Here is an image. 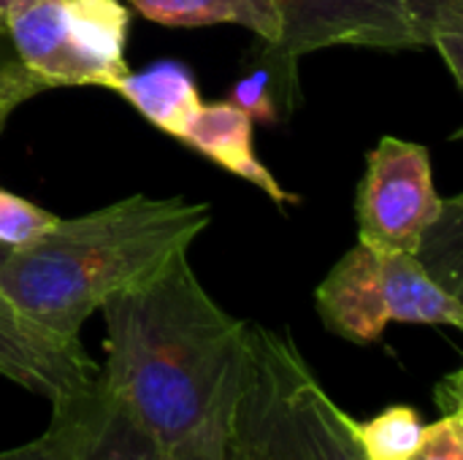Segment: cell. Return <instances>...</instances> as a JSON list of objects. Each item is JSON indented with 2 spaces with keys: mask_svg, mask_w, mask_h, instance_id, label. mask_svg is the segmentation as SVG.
<instances>
[{
  "mask_svg": "<svg viewBox=\"0 0 463 460\" xmlns=\"http://www.w3.org/2000/svg\"><path fill=\"white\" fill-rule=\"evenodd\" d=\"M100 390L171 450L239 388L250 323L225 312L195 277L187 252L103 306Z\"/></svg>",
  "mask_w": 463,
  "mask_h": 460,
  "instance_id": "1",
  "label": "cell"
},
{
  "mask_svg": "<svg viewBox=\"0 0 463 460\" xmlns=\"http://www.w3.org/2000/svg\"><path fill=\"white\" fill-rule=\"evenodd\" d=\"M212 206L182 195H128L62 220L38 241L0 247V293L62 336H79L100 306L157 274L209 228Z\"/></svg>",
  "mask_w": 463,
  "mask_h": 460,
  "instance_id": "2",
  "label": "cell"
},
{
  "mask_svg": "<svg viewBox=\"0 0 463 460\" xmlns=\"http://www.w3.org/2000/svg\"><path fill=\"white\" fill-rule=\"evenodd\" d=\"M290 333L250 323L233 407L239 460H364Z\"/></svg>",
  "mask_w": 463,
  "mask_h": 460,
  "instance_id": "3",
  "label": "cell"
},
{
  "mask_svg": "<svg viewBox=\"0 0 463 460\" xmlns=\"http://www.w3.org/2000/svg\"><path fill=\"white\" fill-rule=\"evenodd\" d=\"M130 11L122 0H11L5 33L16 60L52 87L114 89L128 76Z\"/></svg>",
  "mask_w": 463,
  "mask_h": 460,
  "instance_id": "4",
  "label": "cell"
},
{
  "mask_svg": "<svg viewBox=\"0 0 463 460\" xmlns=\"http://www.w3.org/2000/svg\"><path fill=\"white\" fill-rule=\"evenodd\" d=\"M279 11V41L266 49V68L282 108L298 100V60L331 46L380 52L423 49L402 0H271Z\"/></svg>",
  "mask_w": 463,
  "mask_h": 460,
  "instance_id": "5",
  "label": "cell"
},
{
  "mask_svg": "<svg viewBox=\"0 0 463 460\" xmlns=\"http://www.w3.org/2000/svg\"><path fill=\"white\" fill-rule=\"evenodd\" d=\"M439 209L442 198L434 187L429 149L385 136L369 152L355 192L358 241L377 252L415 255Z\"/></svg>",
  "mask_w": 463,
  "mask_h": 460,
  "instance_id": "6",
  "label": "cell"
},
{
  "mask_svg": "<svg viewBox=\"0 0 463 460\" xmlns=\"http://www.w3.org/2000/svg\"><path fill=\"white\" fill-rule=\"evenodd\" d=\"M0 377L60 407L90 396L100 366L79 336L54 333L0 293Z\"/></svg>",
  "mask_w": 463,
  "mask_h": 460,
  "instance_id": "7",
  "label": "cell"
},
{
  "mask_svg": "<svg viewBox=\"0 0 463 460\" xmlns=\"http://www.w3.org/2000/svg\"><path fill=\"white\" fill-rule=\"evenodd\" d=\"M315 306L323 325L353 344H377L391 325L383 252L355 244L320 282Z\"/></svg>",
  "mask_w": 463,
  "mask_h": 460,
  "instance_id": "8",
  "label": "cell"
},
{
  "mask_svg": "<svg viewBox=\"0 0 463 460\" xmlns=\"http://www.w3.org/2000/svg\"><path fill=\"white\" fill-rule=\"evenodd\" d=\"M182 141L187 146H193L195 152H201L203 157H209L212 163H217L220 168L231 171L233 176L260 187L274 203H296L298 201L258 160L252 119L233 100L201 103V108L193 117Z\"/></svg>",
  "mask_w": 463,
  "mask_h": 460,
  "instance_id": "9",
  "label": "cell"
},
{
  "mask_svg": "<svg viewBox=\"0 0 463 460\" xmlns=\"http://www.w3.org/2000/svg\"><path fill=\"white\" fill-rule=\"evenodd\" d=\"M111 92L122 95L144 119L179 141L203 103L193 73L174 60H163L141 73L122 76Z\"/></svg>",
  "mask_w": 463,
  "mask_h": 460,
  "instance_id": "10",
  "label": "cell"
},
{
  "mask_svg": "<svg viewBox=\"0 0 463 460\" xmlns=\"http://www.w3.org/2000/svg\"><path fill=\"white\" fill-rule=\"evenodd\" d=\"M383 279L391 323L463 328V304L431 279L410 252H383Z\"/></svg>",
  "mask_w": 463,
  "mask_h": 460,
  "instance_id": "11",
  "label": "cell"
},
{
  "mask_svg": "<svg viewBox=\"0 0 463 460\" xmlns=\"http://www.w3.org/2000/svg\"><path fill=\"white\" fill-rule=\"evenodd\" d=\"M133 8L163 27L239 24L255 33L266 49L279 41L282 22L271 0H130Z\"/></svg>",
  "mask_w": 463,
  "mask_h": 460,
  "instance_id": "12",
  "label": "cell"
},
{
  "mask_svg": "<svg viewBox=\"0 0 463 460\" xmlns=\"http://www.w3.org/2000/svg\"><path fill=\"white\" fill-rule=\"evenodd\" d=\"M165 447H160L144 428H138L106 399L98 380L92 418L79 460H165Z\"/></svg>",
  "mask_w": 463,
  "mask_h": 460,
  "instance_id": "13",
  "label": "cell"
},
{
  "mask_svg": "<svg viewBox=\"0 0 463 460\" xmlns=\"http://www.w3.org/2000/svg\"><path fill=\"white\" fill-rule=\"evenodd\" d=\"M342 420L364 460H412L426 434L420 412L407 404H393L372 420L342 412Z\"/></svg>",
  "mask_w": 463,
  "mask_h": 460,
  "instance_id": "14",
  "label": "cell"
},
{
  "mask_svg": "<svg viewBox=\"0 0 463 460\" xmlns=\"http://www.w3.org/2000/svg\"><path fill=\"white\" fill-rule=\"evenodd\" d=\"M463 201L461 198H450L442 201L439 214L434 217V222L426 228L415 258L420 260V266L431 274V279L437 285H442L448 293H453L456 298H461L463 290Z\"/></svg>",
  "mask_w": 463,
  "mask_h": 460,
  "instance_id": "15",
  "label": "cell"
},
{
  "mask_svg": "<svg viewBox=\"0 0 463 460\" xmlns=\"http://www.w3.org/2000/svg\"><path fill=\"white\" fill-rule=\"evenodd\" d=\"M95 393L98 388L90 396L52 407L49 428L27 445L0 450V460H79L92 418Z\"/></svg>",
  "mask_w": 463,
  "mask_h": 460,
  "instance_id": "16",
  "label": "cell"
},
{
  "mask_svg": "<svg viewBox=\"0 0 463 460\" xmlns=\"http://www.w3.org/2000/svg\"><path fill=\"white\" fill-rule=\"evenodd\" d=\"M420 46H434L463 87V0H402Z\"/></svg>",
  "mask_w": 463,
  "mask_h": 460,
  "instance_id": "17",
  "label": "cell"
},
{
  "mask_svg": "<svg viewBox=\"0 0 463 460\" xmlns=\"http://www.w3.org/2000/svg\"><path fill=\"white\" fill-rule=\"evenodd\" d=\"M236 393H239V388H236ZM236 393L201 428H195L187 439L174 445L165 460H239L236 434H233Z\"/></svg>",
  "mask_w": 463,
  "mask_h": 460,
  "instance_id": "18",
  "label": "cell"
},
{
  "mask_svg": "<svg viewBox=\"0 0 463 460\" xmlns=\"http://www.w3.org/2000/svg\"><path fill=\"white\" fill-rule=\"evenodd\" d=\"M60 222L57 214L8 192L0 190V247L3 249H19L41 236H46Z\"/></svg>",
  "mask_w": 463,
  "mask_h": 460,
  "instance_id": "19",
  "label": "cell"
},
{
  "mask_svg": "<svg viewBox=\"0 0 463 460\" xmlns=\"http://www.w3.org/2000/svg\"><path fill=\"white\" fill-rule=\"evenodd\" d=\"M231 100L252 119V122H277L279 119V106H277V98H274V89H271V73L269 68H258L255 73L244 76L236 81L233 87V95Z\"/></svg>",
  "mask_w": 463,
  "mask_h": 460,
  "instance_id": "20",
  "label": "cell"
},
{
  "mask_svg": "<svg viewBox=\"0 0 463 460\" xmlns=\"http://www.w3.org/2000/svg\"><path fill=\"white\" fill-rule=\"evenodd\" d=\"M49 87L33 76L19 60H8V57H0V133L5 127V122L11 119V114L27 103L30 98L46 92Z\"/></svg>",
  "mask_w": 463,
  "mask_h": 460,
  "instance_id": "21",
  "label": "cell"
},
{
  "mask_svg": "<svg viewBox=\"0 0 463 460\" xmlns=\"http://www.w3.org/2000/svg\"><path fill=\"white\" fill-rule=\"evenodd\" d=\"M412 460H463V409L448 412L426 426L423 442Z\"/></svg>",
  "mask_w": 463,
  "mask_h": 460,
  "instance_id": "22",
  "label": "cell"
},
{
  "mask_svg": "<svg viewBox=\"0 0 463 460\" xmlns=\"http://www.w3.org/2000/svg\"><path fill=\"white\" fill-rule=\"evenodd\" d=\"M461 380V371H453V374H448V377L437 385L434 396H437V404H439L442 415H448V412H461L463 409Z\"/></svg>",
  "mask_w": 463,
  "mask_h": 460,
  "instance_id": "23",
  "label": "cell"
},
{
  "mask_svg": "<svg viewBox=\"0 0 463 460\" xmlns=\"http://www.w3.org/2000/svg\"><path fill=\"white\" fill-rule=\"evenodd\" d=\"M11 0H0V35H5V14H8Z\"/></svg>",
  "mask_w": 463,
  "mask_h": 460,
  "instance_id": "24",
  "label": "cell"
}]
</instances>
